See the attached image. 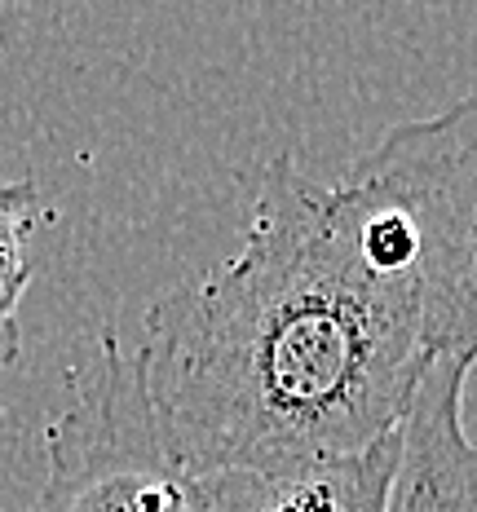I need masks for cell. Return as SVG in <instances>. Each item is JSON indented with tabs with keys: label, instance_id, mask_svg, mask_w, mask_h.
<instances>
[{
	"label": "cell",
	"instance_id": "obj_1",
	"mask_svg": "<svg viewBox=\"0 0 477 512\" xmlns=\"http://www.w3.org/2000/svg\"><path fill=\"white\" fill-rule=\"evenodd\" d=\"M363 190L292 155L261 173L239 252L146 309V384L190 477L296 473L402 429L429 371L420 274L363 239Z\"/></svg>",
	"mask_w": 477,
	"mask_h": 512
},
{
	"label": "cell",
	"instance_id": "obj_2",
	"mask_svg": "<svg viewBox=\"0 0 477 512\" xmlns=\"http://www.w3.org/2000/svg\"><path fill=\"white\" fill-rule=\"evenodd\" d=\"M341 181L376 190L420 243L424 349L477 362V93L438 115L394 124Z\"/></svg>",
	"mask_w": 477,
	"mask_h": 512
},
{
	"label": "cell",
	"instance_id": "obj_3",
	"mask_svg": "<svg viewBox=\"0 0 477 512\" xmlns=\"http://www.w3.org/2000/svg\"><path fill=\"white\" fill-rule=\"evenodd\" d=\"M49 473L31 512H199L195 477L173 455L142 349L102 336V358L45 429Z\"/></svg>",
	"mask_w": 477,
	"mask_h": 512
},
{
	"label": "cell",
	"instance_id": "obj_4",
	"mask_svg": "<svg viewBox=\"0 0 477 512\" xmlns=\"http://www.w3.org/2000/svg\"><path fill=\"white\" fill-rule=\"evenodd\" d=\"M464 362L433 358L402 420L394 512H477V442L464 429Z\"/></svg>",
	"mask_w": 477,
	"mask_h": 512
},
{
	"label": "cell",
	"instance_id": "obj_5",
	"mask_svg": "<svg viewBox=\"0 0 477 512\" xmlns=\"http://www.w3.org/2000/svg\"><path fill=\"white\" fill-rule=\"evenodd\" d=\"M402 429L336 464L195 477L199 512H394Z\"/></svg>",
	"mask_w": 477,
	"mask_h": 512
},
{
	"label": "cell",
	"instance_id": "obj_6",
	"mask_svg": "<svg viewBox=\"0 0 477 512\" xmlns=\"http://www.w3.org/2000/svg\"><path fill=\"white\" fill-rule=\"evenodd\" d=\"M36 199L40 190L31 177L0 181V367H9L18 354V305H23L31 283L27 226Z\"/></svg>",
	"mask_w": 477,
	"mask_h": 512
},
{
	"label": "cell",
	"instance_id": "obj_7",
	"mask_svg": "<svg viewBox=\"0 0 477 512\" xmlns=\"http://www.w3.org/2000/svg\"><path fill=\"white\" fill-rule=\"evenodd\" d=\"M0 415H5V402H0Z\"/></svg>",
	"mask_w": 477,
	"mask_h": 512
}]
</instances>
